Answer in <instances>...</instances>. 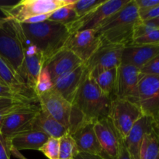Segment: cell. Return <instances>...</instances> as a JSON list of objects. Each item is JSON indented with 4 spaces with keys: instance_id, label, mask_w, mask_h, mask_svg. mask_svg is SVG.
<instances>
[{
    "instance_id": "6da1fadb",
    "label": "cell",
    "mask_w": 159,
    "mask_h": 159,
    "mask_svg": "<svg viewBox=\"0 0 159 159\" xmlns=\"http://www.w3.org/2000/svg\"><path fill=\"white\" fill-rule=\"evenodd\" d=\"M141 22L139 9L134 0H130L97 31L103 42L125 47L132 44L135 29Z\"/></svg>"
},
{
    "instance_id": "7a4b0ae2",
    "label": "cell",
    "mask_w": 159,
    "mask_h": 159,
    "mask_svg": "<svg viewBox=\"0 0 159 159\" xmlns=\"http://www.w3.org/2000/svg\"><path fill=\"white\" fill-rule=\"evenodd\" d=\"M86 68V67H85ZM113 98L104 94L92 78L87 69L78 89L72 106L82 117L96 121L107 118Z\"/></svg>"
},
{
    "instance_id": "3957f363",
    "label": "cell",
    "mask_w": 159,
    "mask_h": 159,
    "mask_svg": "<svg viewBox=\"0 0 159 159\" xmlns=\"http://www.w3.org/2000/svg\"><path fill=\"white\" fill-rule=\"evenodd\" d=\"M25 35L39 48L44 57V64L66 44L71 33L65 25L46 20L42 23H20Z\"/></svg>"
},
{
    "instance_id": "277c9868",
    "label": "cell",
    "mask_w": 159,
    "mask_h": 159,
    "mask_svg": "<svg viewBox=\"0 0 159 159\" xmlns=\"http://www.w3.org/2000/svg\"><path fill=\"white\" fill-rule=\"evenodd\" d=\"M73 0H21L12 5H2L0 11L5 18L23 23L32 17L51 13L68 6Z\"/></svg>"
},
{
    "instance_id": "5b68a950",
    "label": "cell",
    "mask_w": 159,
    "mask_h": 159,
    "mask_svg": "<svg viewBox=\"0 0 159 159\" xmlns=\"http://www.w3.org/2000/svg\"><path fill=\"white\" fill-rule=\"evenodd\" d=\"M9 20L20 41L23 51V67L22 79L25 83L35 91L37 79L44 65V57L39 48L25 35L20 23L13 20Z\"/></svg>"
},
{
    "instance_id": "8992f818",
    "label": "cell",
    "mask_w": 159,
    "mask_h": 159,
    "mask_svg": "<svg viewBox=\"0 0 159 159\" xmlns=\"http://www.w3.org/2000/svg\"><path fill=\"white\" fill-rule=\"evenodd\" d=\"M130 0H105L84 16L67 25L71 34L85 30H98L112 16L122 9Z\"/></svg>"
},
{
    "instance_id": "52a82bcc",
    "label": "cell",
    "mask_w": 159,
    "mask_h": 159,
    "mask_svg": "<svg viewBox=\"0 0 159 159\" xmlns=\"http://www.w3.org/2000/svg\"><path fill=\"white\" fill-rule=\"evenodd\" d=\"M0 57L13 68L23 80V54L21 45L10 22L5 17H0Z\"/></svg>"
},
{
    "instance_id": "ba28073f",
    "label": "cell",
    "mask_w": 159,
    "mask_h": 159,
    "mask_svg": "<svg viewBox=\"0 0 159 159\" xmlns=\"http://www.w3.org/2000/svg\"><path fill=\"white\" fill-rule=\"evenodd\" d=\"M136 105L144 116L154 120L159 117V76L141 75L137 91Z\"/></svg>"
},
{
    "instance_id": "9c48e42d",
    "label": "cell",
    "mask_w": 159,
    "mask_h": 159,
    "mask_svg": "<svg viewBox=\"0 0 159 159\" xmlns=\"http://www.w3.org/2000/svg\"><path fill=\"white\" fill-rule=\"evenodd\" d=\"M142 116V112L136 104L127 100L113 99L108 118L124 140L134 124Z\"/></svg>"
},
{
    "instance_id": "30bf717a",
    "label": "cell",
    "mask_w": 159,
    "mask_h": 159,
    "mask_svg": "<svg viewBox=\"0 0 159 159\" xmlns=\"http://www.w3.org/2000/svg\"><path fill=\"white\" fill-rule=\"evenodd\" d=\"M39 103H30L11 112L3 120L0 133L8 139L33 129L34 120L40 110Z\"/></svg>"
},
{
    "instance_id": "8fae6325",
    "label": "cell",
    "mask_w": 159,
    "mask_h": 159,
    "mask_svg": "<svg viewBox=\"0 0 159 159\" xmlns=\"http://www.w3.org/2000/svg\"><path fill=\"white\" fill-rule=\"evenodd\" d=\"M40 107L53 118L69 129L72 117L73 106L54 88L46 93L37 95Z\"/></svg>"
},
{
    "instance_id": "7c38bea8",
    "label": "cell",
    "mask_w": 159,
    "mask_h": 159,
    "mask_svg": "<svg viewBox=\"0 0 159 159\" xmlns=\"http://www.w3.org/2000/svg\"><path fill=\"white\" fill-rule=\"evenodd\" d=\"M141 75L139 68L120 64L117 68L113 99L127 100L136 104L137 91Z\"/></svg>"
},
{
    "instance_id": "4fadbf2b",
    "label": "cell",
    "mask_w": 159,
    "mask_h": 159,
    "mask_svg": "<svg viewBox=\"0 0 159 159\" xmlns=\"http://www.w3.org/2000/svg\"><path fill=\"white\" fill-rule=\"evenodd\" d=\"M102 42L97 30H85L71 34L65 47L85 64L102 45Z\"/></svg>"
},
{
    "instance_id": "5bb4252c",
    "label": "cell",
    "mask_w": 159,
    "mask_h": 159,
    "mask_svg": "<svg viewBox=\"0 0 159 159\" xmlns=\"http://www.w3.org/2000/svg\"><path fill=\"white\" fill-rule=\"evenodd\" d=\"M94 128L101 148V157L105 159L117 158L123 139L111 120L107 117L96 121Z\"/></svg>"
},
{
    "instance_id": "9a60e30c",
    "label": "cell",
    "mask_w": 159,
    "mask_h": 159,
    "mask_svg": "<svg viewBox=\"0 0 159 159\" xmlns=\"http://www.w3.org/2000/svg\"><path fill=\"white\" fill-rule=\"evenodd\" d=\"M124 46L102 42L95 54L85 62V65L90 75L105 70L118 68L121 64Z\"/></svg>"
},
{
    "instance_id": "2e32d148",
    "label": "cell",
    "mask_w": 159,
    "mask_h": 159,
    "mask_svg": "<svg viewBox=\"0 0 159 159\" xmlns=\"http://www.w3.org/2000/svg\"><path fill=\"white\" fill-rule=\"evenodd\" d=\"M95 122L83 119L68 130L75 141L79 152L101 156V148L94 128Z\"/></svg>"
},
{
    "instance_id": "e0dca14e",
    "label": "cell",
    "mask_w": 159,
    "mask_h": 159,
    "mask_svg": "<svg viewBox=\"0 0 159 159\" xmlns=\"http://www.w3.org/2000/svg\"><path fill=\"white\" fill-rule=\"evenodd\" d=\"M83 64L74 53L64 47L51 56L45 62L43 67L48 69L52 81H54Z\"/></svg>"
},
{
    "instance_id": "ac0fdd59",
    "label": "cell",
    "mask_w": 159,
    "mask_h": 159,
    "mask_svg": "<svg viewBox=\"0 0 159 159\" xmlns=\"http://www.w3.org/2000/svg\"><path fill=\"white\" fill-rule=\"evenodd\" d=\"M154 120L143 115L132 127L123 143L129 153L134 159H139L140 149L144 136L153 130Z\"/></svg>"
},
{
    "instance_id": "d6986e66",
    "label": "cell",
    "mask_w": 159,
    "mask_h": 159,
    "mask_svg": "<svg viewBox=\"0 0 159 159\" xmlns=\"http://www.w3.org/2000/svg\"><path fill=\"white\" fill-rule=\"evenodd\" d=\"M85 70L86 68L83 64L53 81L54 89L71 104L82 83Z\"/></svg>"
},
{
    "instance_id": "ffe728a7",
    "label": "cell",
    "mask_w": 159,
    "mask_h": 159,
    "mask_svg": "<svg viewBox=\"0 0 159 159\" xmlns=\"http://www.w3.org/2000/svg\"><path fill=\"white\" fill-rule=\"evenodd\" d=\"M158 54L159 46L132 43L124 48L121 64L132 65L141 69Z\"/></svg>"
},
{
    "instance_id": "44dd1931",
    "label": "cell",
    "mask_w": 159,
    "mask_h": 159,
    "mask_svg": "<svg viewBox=\"0 0 159 159\" xmlns=\"http://www.w3.org/2000/svg\"><path fill=\"white\" fill-rule=\"evenodd\" d=\"M0 81L16 92L30 100L38 102L37 94L32 88L25 83L13 68L0 57Z\"/></svg>"
},
{
    "instance_id": "7402d4cb",
    "label": "cell",
    "mask_w": 159,
    "mask_h": 159,
    "mask_svg": "<svg viewBox=\"0 0 159 159\" xmlns=\"http://www.w3.org/2000/svg\"><path fill=\"white\" fill-rule=\"evenodd\" d=\"M48 138L49 137L43 132L31 129L15 135L9 140L11 148L20 152L22 150L39 151Z\"/></svg>"
},
{
    "instance_id": "603a6c76",
    "label": "cell",
    "mask_w": 159,
    "mask_h": 159,
    "mask_svg": "<svg viewBox=\"0 0 159 159\" xmlns=\"http://www.w3.org/2000/svg\"><path fill=\"white\" fill-rule=\"evenodd\" d=\"M33 129H37L43 132L49 138H57V139L68 133V130L65 126L56 120L41 107L34 120Z\"/></svg>"
},
{
    "instance_id": "cb8c5ba5",
    "label": "cell",
    "mask_w": 159,
    "mask_h": 159,
    "mask_svg": "<svg viewBox=\"0 0 159 159\" xmlns=\"http://www.w3.org/2000/svg\"><path fill=\"white\" fill-rule=\"evenodd\" d=\"M116 72H117V68H115L105 70L94 75H89L94 79L99 89L104 94L113 99Z\"/></svg>"
},
{
    "instance_id": "d4e9b609",
    "label": "cell",
    "mask_w": 159,
    "mask_h": 159,
    "mask_svg": "<svg viewBox=\"0 0 159 159\" xmlns=\"http://www.w3.org/2000/svg\"><path fill=\"white\" fill-rule=\"evenodd\" d=\"M139 159H159V141L153 130L144 136L140 149Z\"/></svg>"
},
{
    "instance_id": "484cf974",
    "label": "cell",
    "mask_w": 159,
    "mask_h": 159,
    "mask_svg": "<svg viewBox=\"0 0 159 159\" xmlns=\"http://www.w3.org/2000/svg\"><path fill=\"white\" fill-rule=\"evenodd\" d=\"M79 153L75 141L69 133L59 138V158L74 159Z\"/></svg>"
},
{
    "instance_id": "4316f807",
    "label": "cell",
    "mask_w": 159,
    "mask_h": 159,
    "mask_svg": "<svg viewBox=\"0 0 159 159\" xmlns=\"http://www.w3.org/2000/svg\"><path fill=\"white\" fill-rule=\"evenodd\" d=\"M78 19L79 17H78L77 14L75 13L74 9L68 5V6L59 8L54 12H51L48 20L61 23V24L67 26V25L77 20Z\"/></svg>"
},
{
    "instance_id": "83f0119b",
    "label": "cell",
    "mask_w": 159,
    "mask_h": 159,
    "mask_svg": "<svg viewBox=\"0 0 159 159\" xmlns=\"http://www.w3.org/2000/svg\"><path fill=\"white\" fill-rule=\"evenodd\" d=\"M35 102L26 100H20V99H7V98H0V127L2 124L3 120L11 112L14 111L16 109L23 107L30 103H34ZM38 103V102H36Z\"/></svg>"
},
{
    "instance_id": "f1b7e54d",
    "label": "cell",
    "mask_w": 159,
    "mask_h": 159,
    "mask_svg": "<svg viewBox=\"0 0 159 159\" xmlns=\"http://www.w3.org/2000/svg\"><path fill=\"white\" fill-rule=\"evenodd\" d=\"M104 1L105 0H73L69 6L74 9L78 17L80 18L102 4Z\"/></svg>"
},
{
    "instance_id": "f546056e",
    "label": "cell",
    "mask_w": 159,
    "mask_h": 159,
    "mask_svg": "<svg viewBox=\"0 0 159 159\" xmlns=\"http://www.w3.org/2000/svg\"><path fill=\"white\" fill-rule=\"evenodd\" d=\"M53 88H54V85H53V81L51 77V75L48 69L43 67L40 71L35 86V93L37 94V95L50 91Z\"/></svg>"
},
{
    "instance_id": "4dcf8cb0",
    "label": "cell",
    "mask_w": 159,
    "mask_h": 159,
    "mask_svg": "<svg viewBox=\"0 0 159 159\" xmlns=\"http://www.w3.org/2000/svg\"><path fill=\"white\" fill-rule=\"evenodd\" d=\"M39 151L42 152L48 159H58L59 139L49 138Z\"/></svg>"
},
{
    "instance_id": "1f68e13d",
    "label": "cell",
    "mask_w": 159,
    "mask_h": 159,
    "mask_svg": "<svg viewBox=\"0 0 159 159\" xmlns=\"http://www.w3.org/2000/svg\"><path fill=\"white\" fill-rule=\"evenodd\" d=\"M132 43L159 46V28L152 30L147 34L137 37Z\"/></svg>"
},
{
    "instance_id": "d6a6232c",
    "label": "cell",
    "mask_w": 159,
    "mask_h": 159,
    "mask_svg": "<svg viewBox=\"0 0 159 159\" xmlns=\"http://www.w3.org/2000/svg\"><path fill=\"white\" fill-rule=\"evenodd\" d=\"M0 98H7V99H20V100H26L31 101V102H35V101L30 100L26 98L23 97L20 94H19L17 92L12 89L9 86H8L6 84L0 82Z\"/></svg>"
},
{
    "instance_id": "836d02e7",
    "label": "cell",
    "mask_w": 159,
    "mask_h": 159,
    "mask_svg": "<svg viewBox=\"0 0 159 159\" xmlns=\"http://www.w3.org/2000/svg\"><path fill=\"white\" fill-rule=\"evenodd\" d=\"M142 75L159 76V54L140 69Z\"/></svg>"
},
{
    "instance_id": "e575fe53",
    "label": "cell",
    "mask_w": 159,
    "mask_h": 159,
    "mask_svg": "<svg viewBox=\"0 0 159 159\" xmlns=\"http://www.w3.org/2000/svg\"><path fill=\"white\" fill-rule=\"evenodd\" d=\"M11 145L9 140L0 133V159H10Z\"/></svg>"
},
{
    "instance_id": "d590c367",
    "label": "cell",
    "mask_w": 159,
    "mask_h": 159,
    "mask_svg": "<svg viewBox=\"0 0 159 159\" xmlns=\"http://www.w3.org/2000/svg\"><path fill=\"white\" fill-rule=\"evenodd\" d=\"M140 18L141 21H148L159 17V6L147 10H139Z\"/></svg>"
},
{
    "instance_id": "8d00e7d4",
    "label": "cell",
    "mask_w": 159,
    "mask_h": 159,
    "mask_svg": "<svg viewBox=\"0 0 159 159\" xmlns=\"http://www.w3.org/2000/svg\"><path fill=\"white\" fill-rule=\"evenodd\" d=\"M140 11L147 10L159 6V0H134Z\"/></svg>"
},
{
    "instance_id": "74e56055",
    "label": "cell",
    "mask_w": 159,
    "mask_h": 159,
    "mask_svg": "<svg viewBox=\"0 0 159 159\" xmlns=\"http://www.w3.org/2000/svg\"><path fill=\"white\" fill-rule=\"evenodd\" d=\"M74 159H105L99 155H93V154L83 153V152H79L75 155Z\"/></svg>"
},
{
    "instance_id": "f35d334b",
    "label": "cell",
    "mask_w": 159,
    "mask_h": 159,
    "mask_svg": "<svg viewBox=\"0 0 159 159\" xmlns=\"http://www.w3.org/2000/svg\"><path fill=\"white\" fill-rule=\"evenodd\" d=\"M116 159H134V158L130 155V154L129 153L128 151H127V148H125V146L124 145V143H123L122 145H121L119 155H118L117 158Z\"/></svg>"
},
{
    "instance_id": "ab89813d",
    "label": "cell",
    "mask_w": 159,
    "mask_h": 159,
    "mask_svg": "<svg viewBox=\"0 0 159 159\" xmlns=\"http://www.w3.org/2000/svg\"><path fill=\"white\" fill-rule=\"evenodd\" d=\"M11 155H13L15 158H16L18 159H28V158H26V157L23 156V155H22V154L19 152V151L16 150V149L12 148H11Z\"/></svg>"
},
{
    "instance_id": "60d3db41",
    "label": "cell",
    "mask_w": 159,
    "mask_h": 159,
    "mask_svg": "<svg viewBox=\"0 0 159 159\" xmlns=\"http://www.w3.org/2000/svg\"><path fill=\"white\" fill-rule=\"evenodd\" d=\"M153 131L155 132L159 141V117L157 120H154Z\"/></svg>"
},
{
    "instance_id": "b9f144b4",
    "label": "cell",
    "mask_w": 159,
    "mask_h": 159,
    "mask_svg": "<svg viewBox=\"0 0 159 159\" xmlns=\"http://www.w3.org/2000/svg\"><path fill=\"white\" fill-rule=\"evenodd\" d=\"M144 22H148V23H151V24L153 25V26H155L156 28H159V17L154 19V20H148V21H144Z\"/></svg>"
},
{
    "instance_id": "7bdbcfd3",
    "label": "cell",
    "mask_w": 159,
    "mask_h": 159,
    "mask_svg": "<svg viewBox=\"0 0 159 159\" xmlns=\"http://www.w3.org/2000/svg\"><path fill=\"white\" fill-rule=\"evenodd\" d=\"M0 82H1V81H0ZM2 83H3V82H2Z\"/></svg>"
}]
</instances>
